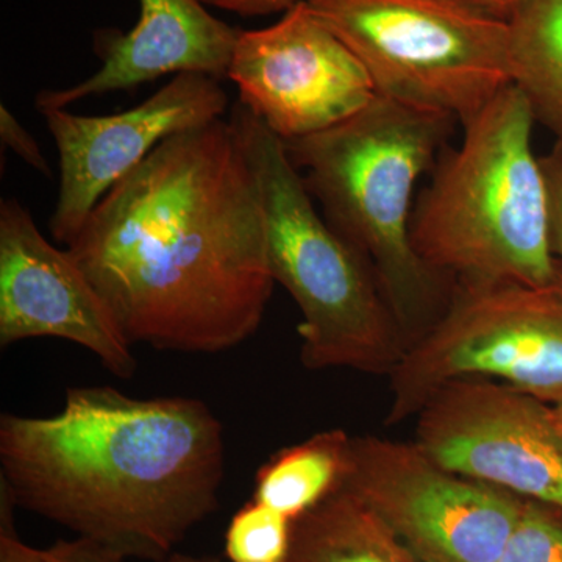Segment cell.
Instances as JSON below:
<instances>
[{
	"label": "cell",
	"mask_w": 562,
	"mask_h": 562,
	"mask_svg": "<svg viewBox=\"0 0 562 562\" xmlns=\"http://www.w3.org/2000/svg\"><path fill=\"white\" fill-rule=\"evenodd\" d=\"M292 525L283 514L251 498L228 524L225 557L228 562H286Z\"/></svg>",
	"instance_id": "cell-17"
},
{
	"label": "cell",
	"mask_w": 562,
	"mask_h": 562,
	"mask_svg": "<svg viewBox=\"0 0 562 562\" xmlns=\"http://www.w3.org/2000/svg\"><path fill=\"white\" fill-rule=\"evenodd\" d=\"M227 77L239 103L283 140L328 131L379 95L357 55L306 0L269 27L239 31Z\"/></svg>",
	"instance_id": "cell-10"
},
{
	"label": "cell",
	"mask_w": 562,
	"mask_h": 562,
	"mask_svg": "<svg viewBox=\"0 0 562 562\" xmlns=\"http://www.w3.org/2000/svg\"><path fill=\"white\" fill-rule=\"evenodd\" d=\"M454 122L376 95L328 131L283 140L325 220L371 266L408 349L446 312L457 284L428 268L412 241L414 190Z\"/></svg>",
	"instance_id": "cell-3"
},
{
	"label": "cell",
	"mask_w": 562,
	"mask_h": 562,
	"mask_svg": "<svg viewBox=\"0 0 562 562\" xmlns=\"http://www.w3.org/2000/svg\"><path fill=\"white\" fill-rule=\"evenodd\" d=\"M18 505L5 483L0 482V562H125L127 558L110 547L76 538L35 549L22 541L14 525Z\"/></svg>",
	"instance_id": "cell-18"
},
{
	"label": "cell",
	"mask_w": 562,
	"mask_h": 562,
	"mask_svg": "<svg viewBox=\"0 0 562 562\" xmlns=\"http://www.w3.org/2000/svg\"><path fill=\"white\" fill-rule=\"evenodd\" d=\"M0 138H2L3 146L13 150L21 160L27 162L43 176L52 177L49 162L41 151L38 143L7 109L5 103L0 105Z\"/></svg>",
	"instance_id": "cell-20"
},
{
	"label": "cell",
	"mask_w": 562,
	"mask_h": 562,
	"mask_svg": "<svg viewBox=\"0 0 562 562\" xmlns=\"http://www.w3.org/2000/svg\"><path fill=\"white\" fill-rule=\"evenodd\" d=\"M228 95L205 74H179L149 99L120 113L85 116L40 110L58 151L60 184L50 235L68 246L94 206L124 177L180 132L221 120Z\"/></svg>",
	"instance_id": "cell-11"
},
{
	"label": "cell",
	"mask_w": 562,
	"mask_h": 562,
	"mask_svg": "<svg viewBox=\"0 0 562 562\" xmlns=\"http://www.w3.org/2000/svg\"><path fill=\"white\" fill-rule=\"evenodd\" d=\"M386 425L416 417L443 384L491 380L562 401V281H457L446 312L390 375Z\"/></svg>",
	"instance_id": "cell-7"
},
{
	"label": "cell",
	"mask_w": 562,
	"mask_h": 562,
	"mask_svg": "<svg viewBox=\"0 0 562 562\" xmlns=\"http://www.w3.org/2000/svg\"><path fill=\"white\" fill-rule=\"evenodd\" d=\"M379 95L468 124L512 85L508 24L454 0H306Z\"/></svg>",
	"instance_id": "cell-6"
},
{
	"label": "cell",
	"mask_w": 562,
	"mask_h": 562,
	"mask_svg": "<svg viewBox=\"0 0 562 562\" xmlns=\"http://www.w3.org/2000/svg\"><path fill=\"white\" fill-rule=\"evenodd\" d=\"M454 2L475 7V9L484 11V13H490L492 16L506 21L524 0H454Z\"/></svg>",
	"instance_id": "cell-23"
},
{
	"label": "cell",
	"mask_w": 562,
	"mask_h": 562,
	"mask_svg": "<svg viewBox=\"0 0 562 562\" xmlns=\"http://www.w3.org/2000/svg\"><path fill=\"white\" fill-rule=\"evenodd\" d=\"M498 562H562V513L525 501L522 516Z\"/></svg>",
	"instance_id": "cell-19"
},
{
	"label": "cell",
	"mask_w": 562,
	"mask_h": 562,
	"mask_svg": "<svg viewBox=\"0 0 562 562\" xmlns=\"http://www.w3.org/2000/svg\"><path fill=\"white\" fill-rule=\"evenodd\" d=\"M160 562H222L214 557H194V554L176 553L169 554Z\"/></svg>",
	"instance_id": "cell-24"
},
{
	"label": "cell",
	"mask_w": 562,
	"mask_h": 562,
	"mask_svg": "<svg viewBox=\"0 0 562 562\" xmlns=\"http://www.w3.org/2000/svg\"><path fill=\"white\" fill-rule=\"evenodd\" d=\"M550 406H552L554 419H557L558 425H560V427L562 428V401L554 403V405Z\"/></svg>",
	"instance_id": "cell-25"
},
{
	"label": "cell",
	"mask_w": 562,
	"mask_h": 562,
	"mask_svg": "<svg viewBox=\"0 0 562 562\" xmlns=\"http://www.w3.org/2000/svg\"><path fill=\"white\" fill-rule=\"evenodd\" d=\"M54 338L91 351L121 380L138 361L109 306L68 249L52 244L16 199L0 202V347Z\"/></svg>",
	"instance_id": "cell-12"
},
{
	"label": "cell",
	"mask_w": 562,
	"mask_h": 562,
	"mask_svg": "<svg viewBox=\"0 0 562 562\" xmlns=\"http://www.w3.org/2000/svg\"><path fill=\"white\" fill-rule=\"evenodd\" d=\"M224 473V427L199 398L76 386L57 414L0 417V482L18 508L127 560L172 554L220 505Z\"/></svg>",
	"instance_id": "cell-2"
},
{
	"label": "cell",
	"mask_w": 562,
	"mask_h": 562,
	"mask_svg": "<svg viewBox=\"0 0 562 562\" xmlns=\"http://www.w3.org/2000/svg\"><path fill=\"white\" fill-rule=\"evenodd\" d=\"M139 18L131 32L95 33L102 66L74 87L43 90L36 109H69L74 103L132 90L165 76L205 74L227 77L238 29L214 16L202 0H138Z\"/></svg>",
	"instance_id": "cell-13"
},
{
	"label": "cell",
	"mask_w": 562,
	"mask_h": 562,
	"mask_svg": "<svg viewBox=\"0 0 562 562\" xmlns=\"http://www.w3.org/2000/svg\"><path fill=\"white\" fill-rule=\"evenodd\" d=\"M341 482L368 503L417 560L498 562L524 498L438 464L414 442L351 438Z\"/></svg>",
	"instance_id": "cell-8"
},
{
	"label": "cell",
	"mask_w": 562,
	"mask_h": 562,
	"mask_svg": "<svg viewBox=\"0 0 562 562\" xmlns=\"http://www.w3.org/2000/svg\"><path fill=\"white\" fill-rule=\"evenodd\" d=\"M231 122L260 191L273 280L301 310L302 364L390 376L408 346L371 266L316 209L283 139L239 102Z\"/></svg>",
	"instance_id": "cell-5"
},
{
	"label": "cell",
	"mask_w": 562,
	"mask_h": 562,
	"mask_svg": "<svg viewBox=\"0 0 562 562\" xmlns=\"http://www.w3.org/2000/svg\"><path fill=\"white\" fill-rule=\"evenodd\" d=\"M286 562H419L401 536L342 482L292 525Z\"/></svg>",
	"instance_id": "cell-14"
},
{
	"label": "cell",
	"mask_w": 562,
	"mask_h": 562,
	"mask_svg": "<svg viewBox=\"0 0 562 562\" xmlns=\"http://www.w3.org/2000/svg\"><path fill=\"white\" fill-rule=\"evenodd\" d=\"M541 160L549 184L553 254L562 262V139H557L552 151Z\"/></svg>",
	"instance_id": "cell-21"
},
{
	"label": "cell",
	"mask_w": 562,
	"mask_h": 562,
	"mask_svg": "<svg viewBox=\"0 0 562 562\" xmlns=\"http://www.w3.org/2000/svg\"><path fill=\"white\" fill-rule=\"evenodd\" d=\"M66 249L132 346L233 349L260 328L276 286L257 180L222 117L162 140Z\"/></svg>",
	"instance_id": "cell-1"
},
{
	"label": "cell",
	"mask_w": 562,
	"mask_h": 562,
	"mask_svg": "<svg viewBox=\"0 0 562 562\" xmlns=\"http://www.w3.org/2000/svg\"><path fill=\"white\" fill-rule=\"evenodd\" d=\"M205 5L239 14V16H268L284 13L301 0H202Z\"/></svg>",
	"instance_id": "cell-22"
},
{
	"label": "cell",
	"mask_w": 562,
	"mask_h": 562,
	"mask_svg": "<svg viewBox=\"0 0 562 562\" xmlns=\"http://www.w3.org/2000/svg\"><path fill=\"white\" fill-rule=\"evenodd\" d=\"M416 419V442L442 468L562 513V428L549 403L462 379L443 384Z\"/></svg>",
	"instance_id": "cell-9"
},
{
	"label": "cell",
	"mask_w": 562,
	"mask_h": 562,
	"mask_svg": "<svg viewBox=\"0 0 562 562\" xmlns=\"http://www.w3.org/2000/svg\"><path fill=\"white\" fill-rule=\"evenodd\" d=\"M535 124L522 92L509 85L462 125L460 147L439 155L412 217L414 249L439 276L454 283H561Z\"/></svg>",
	"instance_id": "cell-4"
},
{
	"label": "cell",
	"mask_w": 562,
	"mask_h": 562,
	"mask_svg": "<svg viewBox=\"0 0 562 562\" xmlns=\"http://www.w3.org/2000/svg\"><path fill=\"white\" fill-rule=\"evenodd\" d=\"M506 24L512 85L562 139V0H524Z\"/></svg>",
	"instance_id": "cell-15"
},
{
	"label": "cell",
	"mask_w": 562,
	"mask_h": 562,
	"mask_svg": "<svg viewBox=\"0 0 562 562\" xmlns=\"http://www.w3.org/2000/svg\"><path fill=\"white\" fill-rule=\"evenodd\" d=\"M350 441L336 428L279 450L258 469L254 501L295 522L341 483Z\"/></svg>",
	"instance_id": "cell-16"
},
{
	"label": "cell",
	"mask_w": 562,
	"mask_h": 562,
	"mask_svg": "<svg viewBox=\"0 0 562 562\" xmlns=\"http://www.w3.org/2000/svg\"><path fill=\"white\" fill-rule=\"evenodd\" d=\"M419 562H443V561L431 560V558H422V560H419Z\"/></svg>",
	"instance_id": "cell-26"
}]
</instances>
